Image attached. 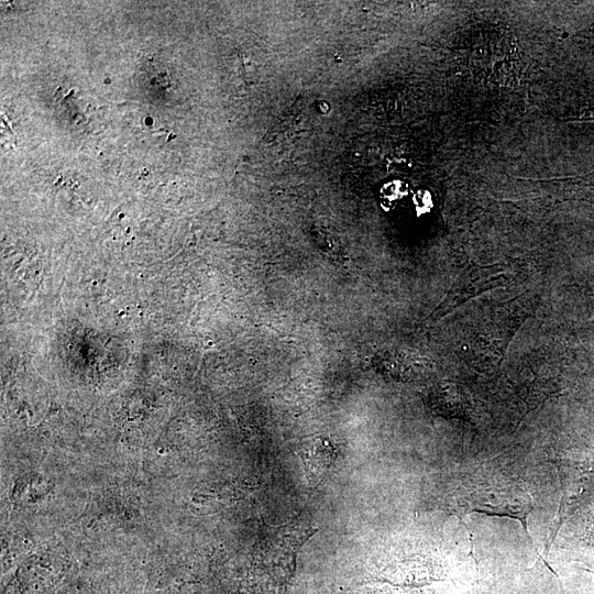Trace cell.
I'll return each instance as SVG.
<instances>
[{"label":"cell","mask_w":594,"mask_h":594,"mask_svg":"<svg viewBox=\"0 0 594 594\" xmlns=\"http://www.w3.org/2000/svg\"><path fill=\"white\" fill-rule=\"evenodd\" d=\"M465 512L508 517L520 521L530 542L528 516L534 509L532 498L517 485L486 486L472 490L464 498Z\"/></svg>","instance_id":"cell-1"},{"label":"cell","mask_w":594,"mask_h":594,"mask_svg":"<svg viewBox=\"0 0 594 594\" xmlns=\"http://www.w3.org/2000/svg\"><path fill=\"white\" fill-rule=\"evenodd\" d=\"M315 237L316 241L318 244H320V248L324 253L329 254L333 258L339 260L342 257V249L332 235H328L326 232L317 231Z\"/></svg>","instance_id":"cell-2"},{"label":"cell","mask_w":594,"mask_h":594,"mask_svg":"<svg viewBox=\"0 0 594 594\" xmlns=\"http://www.w3.org/2000/svg\"><path fill=\"white\" fill-rule=\"evenodd\" d=\"M407 191L406 185L399 180L389 183L383 187L382 193L388 199H398Z\"/></svg>","instance_id":"cell-3"},{"label":"cell","mask_w":594,"mask_h":594,"mask_svg":"<svg viewBox=\"0 0 594 594\" xmlns=\"http://www.w3.org/2000/svg\"><path fill=\"white\" fill-rule=\"evenodd\" d=\"M430 197H429V194L426 193V191H419L416 196H415V202L417 205V208L418 209H421V211H425L427 209H429V206L430 205H427L425 204V200H429ZM431 207V206H430Z\"/></svg>","instance_id":"cell-4"}]
</instances>
